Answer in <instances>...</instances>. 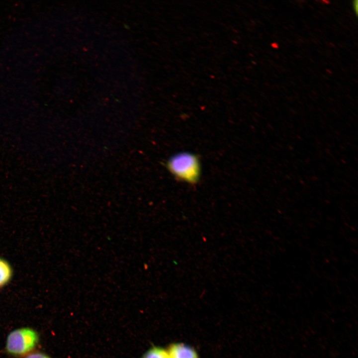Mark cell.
<instances>
[{
  "label": "cell",
  "mask_w": 358,
  "mask_h": 358,
  "mask_svg": "<svg viewBox=\"0 0 358 358\" xmlns=\"http://www.w3.org/2000/svg\"><path fill=\"white\" fill-rule=\"evenodd\" d=\"M39 342L38 333L34 329L20 327L11 331L7 336L5 350L15 357H24L33 352Z\"/></svg>",
  "instance_id": "1"
},
{
  "label": "cell",
  "mask_w": 358,
  "mask_h": 358,
  "mask_svg": "<svg viewBox=\"0 0 358 358\" xmlns=\"http://www.w3.org/2000/svg\"><path fill=\"white\" fill-rule=\"evenodd\" d=\"M167 167L171 174L180 180L194 183L199 179L200 164L195 155L184 152L174 155L168 160Z\"/></svg>",
  "instance_id": "2"
},
{
  "label": "cell",
  "mask_w": 358,
  "mask_h": 358,
  "mask_svg": "<svg viewBox=\"0 0 358 358\" xmlns=\"http://www.w3.org/2000/svg\"><path fill=\"white\" fill-rule=\"evenodd\" d=\"M169 358H199L196 351L183 343H173L167 349Z\"/></svg>",
  "instance_id": "3"
},
{
  "label": "cell",
  "mask_w": 358,
  "mask_h": 358,
  "mask_svg": "<svg viewBox=\"0 0 358 358\" xmlns=\"http://www.w3.org/2000/svg\"><path fill=\"white\" fill-rule=\"evenodd\" d=\"M12 276L11 266L5 259L0 257V288L9 283Z\"/></svg>",
  "instance_id": "4"
},
{
  "label": "cell",
  "mask_w": 358,
  "mask_h": 358,
  "mask_svg": "<svg viewBox=\"0 0 358 358\" xmlns=\"http://www.w3.org/2000/svg\"><path fill=\"white\" fill-rule=\"evenodd\" d=\"M142 358H169L167 349L154 346L149 349Z\"/></svg>",
  "instance_id": "5"
},
{
  "label": "cell",
  "mask_w": 358,
  "mask_h": 358,
  "mask_svg": "<svg viewBox=\"0 0 358 358\" xmlns=\"http://www.w3.org/2000/svg\"><path fill=\"white\" fill-rule=\"evenodd\" d=\"M24 358H51L47 354L41 352H32L24 357Z\"/></svg>",
  "instance_id": "6"
},
{
  "label": "cell",
  "mask_w": 358,
  "mask_h": 358,
  "mask_svg": "<svg viewBox=\"0 0 358 358\" xmlns=\"http://www.w3.org/2000/svg\"><path fill=\"white\" fill-rule=\"evenodd\" d=\"M353 7H354V11H355V12L356 13V14L357 15V13H358V1H357V0L354 1H353Z\"/></svg>",
  "instance_id": "7"
}]
</instances>
